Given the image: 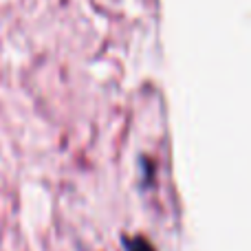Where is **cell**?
Here are the masks:
<instances>
[{"mask_svg": "<svg viewBox=\"0 0 251 251\" xmlns=\"http://www.w3.org/2000/svg\"><path fill=\"white\" fill-rule=\"evenodd\" d=\"M126 247H128V251H154V247L150 245V240L143 238V236H134V238H130L128 243H126Z\"/></svg>", "mask_w": 251, "mask_h": 251, "instance_id": "1", "label": "cell"}]
</instances>
